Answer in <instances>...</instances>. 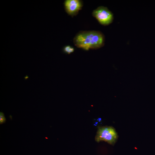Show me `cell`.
Segmentation results:
<instances>
[{
	"label": "cell",
	"mask_w": 155,
	"mask_h": 155,
	"mask_svg": "<svg viewBox=\"0 0 155 155\" xmlns=\"http://www.w3.org/2000/svg\"><path fill=\"white\" fill-rule=\"evenodd\" d=\"M73 42L77 47L86 51L97 49L104 46L105 37L99 31H80L75 36Z\"/></svg>",
	"instance_id": "obj_1"
},
{
	"label": "cell",
	"mask_w": 155,
	"mask_h": 155,
	"mask_svg": "<svg viewBox=\"0 0 155 155\" xmlns=\"http://www.w3.org/2000/svg\"><path fill=\"white\" fill-rule=\"evenodd\" d=\"M118 137L117 133L113 127L103 126L98 127L95 140L98 142L104 141L113 145L116 142Z\"/></svg>",
	"instance_id": "obj_2"
},
{
	"label": "cell",
	"mask_w": 155,
	"mask_h": 155,
	"mask_svg": "<svg viewBox=\"0 0 155 155\" xmlns=\"http://www.w3.org/2000/svg\"><path fill=\"white\" fill-rule=\"evenodd\" d=\"M92 15L100 24L104 26L111 24L114 19L113 13L107 7L103 6H99L94 10Z\"/></svg>",
	"instance_id": "obj_3"
},
{
	"label": "cell",
	"mask_w": 155,
	"mask_h": 155,
	"mask_svg": "<svg viewBox=\"0 0 155 155\" xmlns=\"http://www.w3.org/2000/svg\"><path fill=\"white\" fill-rule=\"evenodd\" d=\"M64 5L66 12L69 15L73 16L77 15L81 9L83 3L80 0H66Z\"/></svg>",
	"instance_id": "obj_4"
},
{
	"label": "cell",
	"mask_w": 155,
	"mask_h": 155,
	"mask_svg": "<svg viewBox=\"0 0 155 155\" xmlns=\"http://www.w3.org/2000/svg\"><path fill=\"white\" fill-rule=\"evenodd\" d=\"M74 51V48L69 45L65 46L63 49V51L64 53L68 54L73 52Z\"/></svg>",
	"instance_id": "obj_5"
},
{
	"label": "cell",
	"mask_w": 155,
	"mask_h": 155,
	"mask_svg": "<svg viewBox=\"0 0 155 155\" xmlns=\"http://www.w3.org/2000/svg\"><path fill=\"white\" fill-rule=\"evenodd\" d=\"M6 122V119L4 113L1 112H0V124L5 123Z\"/></svg>",
	"instance_id": "obj_6"
}]
</instances>
